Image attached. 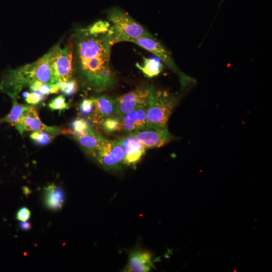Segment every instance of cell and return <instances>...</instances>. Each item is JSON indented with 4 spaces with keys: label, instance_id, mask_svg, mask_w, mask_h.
<instances>
[{
    "label": "cell",
    "instance_id": "1",
    "mask_svg": "<svg viewBox=\"0 0 272 272\" xmlns=\"http://www.w3.org/2000/svg\"><path fill=\"white\" fill-rule=\"evenodd\" d=\"M106 34L91 35L84 28L77 31L75 37L79 73L97 92L110 90L116 83L115 75L110 66L111 48L108 44Z\"/></svg>",
    "mask_w": 272,
    "mask_h": 272
},
{
    "label": "cell",
    "instance_id": "2",
    "mask_svg": "<svg viewBox=\"0 0 272 272\" xmlns=\"http://www.w3.org/2000/svg\"><path fill=\"white\" fill-rule=\"evenodd\" d=\"M36 81L50 84L58 83L49 52L34 63L8 71L0 83V91L8 95L12 101H18L22 90Z\"/></svg>",
    "mask_w": 272,
    "mask_h": 272
},
{
    "label": "cell",
    "instance_id": "3",
    "mask_svg": "<svg viewBox=\"0 0 272 272\" xmlns=\"http://www.w3.org/2000/svg\"><path fill=\"white\" fill-rule=\"evenodd\" d=\"M110 27L106 38L109 46L118 42H131L140 37H153L145 28L124 10L112 7L107 12Z\"/></svg>",
    "mask_w": 272,
    "mask_h": 272
},
{
    "label": "cell",
    "instance_id": "4",
    "mask_svg": "<svg viewBox=\"0 0 272 272\" xmlns=\"http://www.w3.org/2000/svg\"><path fill=\"white\" fill-rule=\"evenodd\" d=\"M179 101V96L155 89L146 110L147 125L166 127L167 122Z\"/></svg>",
    "mask_w": 272,
    "mask_h": 272
},
{
    "label": "cell",
    "instance_id": "5",
    "mask_svg": "<svg viewBox=\"0 0 272 272\" xmlns=\"http://www.w3.org/2000/svg\"><path fill=\"white\" fill-rule=\"evenodd\" d=\"M131 42L134 43L139 47L147 50L155 55L158 59L164 63L166 66L179 76L181 89L183 90L195 80L184 74L176 65L171 54L154 37H143L134 39Z\"/></svg>",
    "mask_w": 272,
    "mask_h": 272
},
{
    "label": "cell",
    "instance_id": "6",
    "mask_svg": "<svg viewBox=\"0 0 272 272\" xmlns=\"http://www.w3.org/2000/svg\"><path fill=\"white\" fill-rule=\"evenodd\" d=\"M93 158L108 170L120 171L124 165L125 152L119 141L103 137Z\"/></svg>",
    "mask_w": 272,
    "mask_h": 272
},
{
    "label": "cell",
    "instance_id": "7",
    "mask_svg": "<svg viewBox=\"0 0 272 272\" xmlns=\"http://www.w3.org/2000/svg\"><path fill=\"white\" fill-rule=\"evenodd\" d=\"M155 89L151 84H143L134 91L116 98L117 115L121 117L135 109L149 104Z\"/></svg>",
    "mask_w": 272,
    "mask_h": 272
},
{
    "label": "cell",
    "instance_id": "8",
    "mask_svg": "<svg viewBox=\"0 0 272 272\" xmlns=\"http://www.w3.org/2000/svg\"><path fill=\"white\" fill-rule=\"evenodd\" d=\"M50 60L58 83L67 81L73 76V52L71 47L62 49L60 45L54 46L49 52Z\"/></svg>",
    "mask_w": 272,
    "mask_h": 272
},
{
    "label": "cell",
    "instance_id": "9",
    "mask_svg": "<svg viewBox=\"0 0 272 272\" xmlns=\"http://www.w3.org/2000/svg\"><path fill=\"white\" fill-rule=\"evenodd\" d=\"M128 135L136 138L146 149L162 147L173 138L167 127H157L147 124Z\"/></svg>",
    "mask_w": 272,
    "mask_h": 272
},
{
    "label": "cell",
    "instance_id": "10",
    "mask_svg": "<svg viewBox=\"0 0 272 272\" xmlns=\"http://www.w3.org/2000/svg\"><path fill=\"white\" fill-rule=\"evenodd\" d=\"M16 127L21 136H23L25 131H45L54 136L62 133L59 127H49L43 123L36 109L33 106H31L24 112Z\"/></svg>",
    "mask_w": 272,
    "mask_h": 272
},
{
    "label": "cell",
    "instance_id": "11",
    "mask_svg": "<svg viewBox=\"0 0 272 272\" xmlns=\"http://www.w3.org/2000/svg\"><path fill=\"white\" fill-rule=\"evenodd\" d=\"M117 115V107L115 99L108 95L94 98V108L90 119L95 125H101L107 119Z\"/></svg>",
    "mask_w": 272,
    "mask_h": 272
},
{
    "label": "cell",
    "instance_id": "12",
    "mask_svg": "<svg viewBox=\"0 0 272 272\" xmlns=\"http://www.w3.org/2000/svg\"><path fill=\"white\" fill-rule=\"evenodd\" d=\"M148 105L139 107L122 116L121 131L128 134L139 129L146 124V110Z\"/></svg>",
    "mask_w": 272,
    "mask_h": 272
},
{
    "label": "cell",
    "instance_id": "13",
    "mask_svg": "<svg viewBox=\"0 0 272 272\" xmlns=\"http://www.w3.org/2000/svg\"><path fill=\"white\" fill-rule=\"evenodd\" d=\"M119 141L125 152L124 164L136 165L145 155L146 149L136 138L130 135L121 138Z\"/></svg>",
    "mask_w": 272,
    "mask_h": 272
},
{
    "label": "cell",
    "instance_id": "14",
    "mask_svg": "<svg viewBox=\"0 0 272 272\" xmlns=\"http://www.w3.org/2000/svg\"><path fill=\"white\" fill-rule=\"evenodd\" d=\"M152 255L148 252L135 251L128 257V261L124 272H147L152 269L154 266Z\"/></svg>",
    "mask_w": 272,
    "mask_h": 272
},
{
    "label": "cell",
    "instance_id": "15",
    "mask_svg": "<svg viewBox=\"0 0 272 272\" xmlns=\"http://www.w3.org/2000/svg\"><path fill=\"white\" fill-rule=\"evenodd\" d=\"M65 198L64 191L54 184L45 189L44 201L45 206L50 210H61L65 203Z\"/></svg>",
    "mask_w": 272,
    "mask_h": 272
},
{
    "label": "cell",
    "instance_id": "16",
    "mask_svg": "<svg viewBox=\"0 0 272 272\" xmlns=\"http://www.w3.org/2000/svg\"><path fill=\"white\" fill-rule=\"evenodd\" d=\"M73 136L84 151L91 156L93 158L101 144L103 137L95 132L92 128L87 133Z\"/></svg>",
    "mask_w": 272,
    "mask_h": 272
},
{
    "label": "cell",
    "instance_id": "17",
    "mask_svg": "<svg viewBox=\"0 0 272 272\" xmlns=\"http://www.w3.org/2000/svg\"><path fill=\"white\" fill-rule=\"evenodd\" d=\"M136 66L142 72L143 74L149 78L160 75L163 69V66L161 60L154 58H145L142 65L137 63Z\"/></svg>",
    "mask_w": 272,
    "mask_h": 272
},
{
    "label": "cell",
    "instance_id": "18",
    "mask_svg": "<svg viewBox=\"0 0 272 272\" xmlns=\"http://www.w3.org/2000/svg\"><path fill=\"white\" fill-rule=\"evenodd\" d=\"M31 106L18 103V101H13L11 110L3 119V121L16 127L22 118L24 112Z\"/></svg>",
    "mask_w": 272,
    "mask_h": 272
},
{
    "label": "cell",
    "instance_id": "19",
    "mask_svg": "<svg viewBox=\"0 0 272 272\" xmlns=\"http://www.w3.org/2000/svg\"><path fill=\"white\" fill-rule=\"evenodd\" d=\"M71 127V129L68 130V134L73 136L87 133L92 128L89 122L82 118L75 119L72 122Z\"/></svg>",
    "mask_w": 272,
    "mask_h": 272
},
{
    "label": "cell",
    "instance_id": "20",
    "mask_svg": "<svg viewBox=\"0 0 272 272\" xmlns=\"http://www.w3.org/2000/svg\"><path fill=\"white\" fill-rule=\"evenodd\" d=\"M103 130L108 133L121 131V120L118 115L110 117L105 120L101 125Z\"/></svg>",
    "mask_w": 272,
    "mask_h": 272
},
{
    "label": "cell",
    "instance_id": "21",
    "mask_svg": "<svg viewBox=\"0 0 272 272\" xmlns=\"http://www.w3.org/2000/svg\"><path fill=\"white\" fill-rule=\"evenodd\" d=\"M110 23L107 21L99 20L87 28L88 32L93 35H103L108 33Z\"/></svg>",
    "mask_w": 272,
    "mask_h": 272
},
{
    "label": "cell",
    "instance_id": "22",
    "mask_svg": "<svg viewBox=\"0 0 272 272\" xmlns=\"http://www.w3.org/2000/svg\"><path fill=\"white\" fill-rule=\"evenodd\" d=\"M53 135L45 131L33 132L31 135V139L33 140L36 145L40 146H44L49 144L53 139Z\"/></svg>",
    "mask_w": 272,
    "mask_h": 272
},
{
    "label": "cell",
    "instance_id": "23",
    "mask_svg": "<svg viewBox=\"0 0 272 272\" xmlns=\"http://www.w3.org/2000/svg\"><path fill=\"white\" fill-rule=\"evenodd\" d=\"M59 83L60 91L67 96L74 94L78 90V84L75 80L70 79Z\"/></svg>",
    "mask_w": 272,
    "mask_h": 272
},
{
    "label": "cell",
    "instance_id": "24",
    "mask_svg": "<svg viewBox=\"0 0 272 272\" xmlns=\"http://www.w3.org/2000/svg\"><path fill=\"white\" fill-rule=\"evenodd\" d=\"M48 107L52 110L61 111L69 108V104L66 102V99L62 95L58 96L52 100Z\"/></svg>",
    "mask_w": 272,
    "mask_h": 272
},
{
    "label": "cell",
    "instance_id": "25",
    "mask_svg": "<svg viewBox=\"0 0 272 272\" xmlns=\"http://www.w3.org/2000/svg\"><path fill=\"white\" fill-rule=\"evenodd\" d=\"M94 108V98H86L79 105V111L83 116H91Z\"/></svg>",
    "mask_w": 272,
    "mask_h": 272
},
{
    "label": "cell",
    "instance_id": "26",
    "mask_svg": "<svg viewBox=\"0 0 272 272\" xmlns=\"http://www.w3.org/2000/svg\"><path fill=\"white\" fill-rule=\"evenodd\" d=\"M45 98V95L39 91L28 93L25 98V101L27 104L31 105H36L39 104Z\"/></svg>",
    "mask_w": 272,
    "mask_h": 272
},
{
    "label": "cell",
    "instance_id": "27",
    "mask_svg": "<svg viewBox=\"0 0 272 272\" xmlns=\"http://www.w3.org/2000/svg\"><path fill=\"white\" fill-rule=\"evenodd\" d=\"M31 217V212L26 207L20 209L17 213V219L20 221H26Z\"/></svg>",
    "mask_w": 272,
    "mask_h": 272
},
{
    "label": "cell",
    "instance_id": "28",
    "mask_svg": "<svg viewBox=\"0 0 272 272\" xmlns=\"http://www.w3.org/2000/svg\"><path fill=\"white\" fill-rule=\"evenodd\" d=\"M51 85L48 83H42L38 91L40 92L45 96L49 95L50 94Z\"/></svg>",
    "mask_w": 272,
    "mask_h": 272
},
{
    "label": "cell",
    "instance_id": "29",
    "mask_svg": "<svg viewBox=\"0 0 272 272\" xmlns=\"http://www.w3.org/2000/svg\"><path fill=\"white\" fill-rule=\"evenodd\" d=\"M19 227L21 230L23 231H28L31 230L32 223L29 221H20L18 224Z\"/></svg>",
    "mask_w": 272,
    "mask_h": 272
},
{
    "label": "cell",
    "instance_id": "30",
    "mask_svg": "<svg viewBox=\"0 0 272 272\" xmlns=\"http://www.w3.org/2000/svg\"><path fill=\"white\" fill-rule=\"evenodd\" d=\"M60 91V89L59 83L52 84L51 85L50 93H58Z\"/></svg>",
    "mask_w": 272,
    "mask_h": 272
},
{
    "label": "cell",
    "instance_id": "31",
    "mask_svg": "<svg viewBox=\"0 0 272 272\" xmlns=\"http://www.w3.org/2000/svg\"><path fill=\"white\" fill-rule=\"evenodd\" d=\"M224 0H222L221 1V3H222L224 2Z\"/></svg>",
    "mask_w": 272,
    "mask_h": 272
}]
</instances>
